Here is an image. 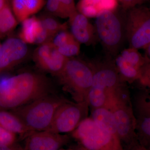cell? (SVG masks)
Wrapping results in <instances>:
<instances>
[{"instance_id": "1", "label": "cell", "mask_w": 150, "mask_h": 150, "mask_svg": "<svg viewBox=\"0 0 150 150\" xmlns=\"http://www.w3.org/2000/svg\"><path fill=\"white\" fill-rule=\"evenodd\" d=\"M44 75L26 72L0 80V109L11 110L53 93Z\"/></svg>"}, {"instance_id": "2", "label": "cell", "mask_w": 150, "mask_h": 150, "mask_svg": "<svg viewBox=\"0 0 150 150\" xmlns=\"http://www.w3.org/2000/svg\"><path fill=\"white\" fill-rule=\"evenodd\" d=\"M93 71V80L88 102L91 109L104 107L111 95L128 86L123 80L114 59L106 56L102 60L90 61Z\"/></svg>"}, {"instance_id": "3", "label": "cell", "mask_w": 150, "mask_h": 150, "mask_svg": "<svg viewBox=\"0 0 150 150\" xmlns=\"http://www.w3.org/2000/svg\"><path fill=\"white\" fill-rule=\"evenodd\" d=\"M115 117L118 138L124 150H146L140 144L136 132L134 115L129 91L110 96L105 106Z\"/></svg>"}, {"instance_id": "4", "label": "cell", "mask_w": 150, "mask_h": 150, "mask_svg": "<svg viewBox=\"0 0 150 150\" xmlns=\"http://www.w3.org/2000/svg\"><path fill=\"white\" fill-rule=\"evenodd\" d=\"M68 100L52 93L10 111L33 132L45 131L51 125L58 108Z\"/></svg>"}, {"instance_id": "5", "label": "cell", "mask_w": 150, "mask_h": 150, "mask_svg": "<svg viewBox=\"0 0 150 150\" xmlns=\"http://www.w3.org/2000/svg\"><path fill=\"white\" fill-rule=\"evenodd\" d=\"M57 77L63 89L70 95L73 101L88 102L93 80V71L89 62L75 57L68 58Z\"/></svg>"}, {"instance_id": "6", "label": "cell", "mask_w": 150, "mask_h": 150, "mask_svg": "<svg viewBox=\"0 0 150 150\" xmlns=\"http://www.w3.org/2000/svg\"><path fill=\"white\" fill-rule=\"evenodd\" d=\"M95 28L98 39L106 56L114 59L126 40L125 17L112 10L101 11L96 16Z\"/></svg>"}, {"instance_id": "7", "label": "cell", "mask_w": 150, "mask_h": 150, "mask_svg": "<svg viewBox=\"0 0 150 150\" xmlns=\"http://www.w3.org/2000/svg\"><path fill=\"white\" fill-rule=\"evenodd\" d=\"M69 134L87 150H124L118 136L103 128L90 117L82 121Z\"/></svg>"}, {"instance_id": "8", "label": "cell", "mask_w": 150, "mask_h": 150, "mask_svg": "<svg viewBox=\"0 0 150 150\" xmlns=\"http://www.w3.org/2000/svg\"><path fill=\"white\" fill-rule=\"evenodd\" d=\"M125 27L129 47L145 49L150 43V10L131 8L125 17Z\"/></svg>"}, {"instance_id": "9", "label": "cell", "mask_w": 150, "mask_h": 150, "mask_svg": "<svg viewBox=\"0 0 150 150\" xmlns=\"http://www.w3.org/2000/svg\"><path fill=\"white\" fill-rule=\"evenodd\" d=\"M87 101L76 103L68 100L56 110L51 125L46 131L59 134H69L88 117Z\"/></svg>"}, {"instance_id": "10", "label": "cell", "mask_w": 150, "mask_h": 150, "mask_svg": "<svg viewBox=\"0 0 150 150\" xmlns=\"http://www.w3.org/2000/svg\"><path fill=\"white\" fill-rule=\"evenodd\" d=\"M72 139L69 134L36 131L25 139L24 150H57L68 144Z\"/></svg>"}, {"instance_id": "11", "label": "cell", "mask_w": 150, "mask_h": 150, "mask_svg": "<svg viewBox=\"0 0 150 150\" xmlns=\"http://www.w3.org/2000/svg\"><path fill=\"white\" fill-rule=\"evenodd\" d=\"M68 59L60 53L50 41L40 44L35 55V62L38 67L56 76L63 70Z\"/></svg>"}, {"instance_id": "12", "label": "cell", "mask_w": 150, "mask_h": 150, "mask_svg": "<svg viewBox=\"0 0 150 150\" xmlns=\"http://www.w3.org/2000/svg\"><path fill=\"white\" fill-rule=\"evenodd\" d=\"M27 44L20 38H11L5 40L0 50V75L18 64L26 57Z\"/></svg>"}, {"instance_id": "13", "label": "cell", "mask_w": 150, "mask_h": 150, "mask_svg": "<svg viewBox=\"0 0 150 150\" xmlns=\"http://www.w3.org/2000/svg\"><path fill=\"white\" fill-rule=\"evenodd\" d=\"M69 18L71 33L78 42L90 46L98 41L95 26L85 16L76 12Z\"/></svg>"}, {"instance_id": "14", "label": "cell", "mask_w": 150, "mask_h": 150, "mask_svg": "<svg viewBox=\"0 0 150 150\" xmlns=\"http://www.w3.org/2000/svg\"><path fill=\"white\" fill-rule=\"evenodd\" d=\"M22 23L19 38L25 43L42 44L49 41L50 38L40 19L29 17Z\"/></svg>"}, {"instance_id": "15", "label": "cell", "mask_w": 150, "mask_h": 150, "mask_svg": "<svg viewBox=\"0 0 150 150\" xmlns=\"http://www.w3.org/2000/svg\"><path fill=\"white\" fill-rule=\"evenodd\" d=\"M0 125L8 131L25 139L33 133L13 112L0 109Z\"/></svg>"}, {"instance_id": "16", "label": "cell", "mask_w": 150, "mask_h": 150, "mask_svg": "<svg viewBox=\"0 0 150 150\" xmlns=\"http://www.w3.org/2000/svg\"><path fill=\"white\" fill-rule=\"evenodd\" d=\"M116 6V0H81L78 7L80 13L93 17L101 11L114 9Z\"/></svg>"}, {"instance_id": "17", "label": "cell", "mask_w": 150, "mask_h": 150, "mask_svg": "<svg viewBox=\"0 0 150 150\" xmlns=\"http://www.w3.org/2000/svg\"><path fill=\"white\" fill-rule=\"evenodd\" d=\"M131 99L135 117H150V91L141 87Z\"/></svg>"}, {"instance_id": "18", "label": "cell", "mask_w": 150, "mask_h": 150, "mask_svg": "<svg viewBox=\"0 0 150 150\" xmlns=\"http://www.w3.org/2000/svg\"><path fill=\"white\" fill-rule=\"evenodd\" d=\"M114 61L118 74L125 82L132 84L139 80L140 75L139 69L128 64L120 54L114 58Z\"/></svg>"}, {"instance_id": "19", "label": "cell", "mask_w": 150, "mask_h": 150, "mask_svg": "<svg viewBox=\"0 0 150 150\" xmlns=\"http://www.w3.org/2000/svg\"><path fill=\"white\" fill-rule=\"evenodd\" d=\"M17 20L7 5L0 10V38L11 32L17 24Z\"/></svg>"}, {"instance_id": "20", "label": "cell", "mask_w": 150, "mask_h": 150, "mask_svg": "<svg viewBox=\"0 0 150 150\" xmlns=\"http://www.w3.org/2000/svg\"><path fill=\"white\" fill-rule=\"evenodd\" d=\"M136 118V132L139 142L144 149L150 150V117Z\"/></svg>"}, {"instance_id": "21", "label": "cell", "mask_w": 150, "mask_h": 150, "mask_svg": "<svg viewBox=\"0 0 150 150\" xmlns=\"http://www.w3.org/2000/svg\"><path fill=\"white\" fill-rule=\"evenodd\" d=\"M120 55L129 64L139 69L147 59L146 57L142 56L138 49L131 47L123 49Z\"/></svg>"}, {"instance_id": "22", "label": "cell", "mask_w": 150, "mask_h": 150, "mask_svg": "<svg viewBox=\"0 0 150 150\" xmlns=\"http://www.w3.org/2000/svg\"><path fill=\"white\" fill-rule=\"evenodd\" d=\"M40 20L50 38L54 37L61 31L67 30V26L66 23H61L52 18L45 17Z\"/></svg>"}, {"instance_id": "23", "label": "cell", "mask_w": 150, "mask_h": 150, "mask_svg": "<svg viewBox=\"0 0 150 150\" xmlns=\"http://www.w3.org/2000/svg\"><path fill=\"white\" fill-rule=\"evenodd\" d=\"M80 44L75 38L57 48L58 51L67 58H71L77 56L80 52Z\"/></svg>"}, {"instance_id": "24", "label": "cell", "mask_w": 150, "mask_h": 150, "mask_svg": "<svg viewBox=\"0 0 150 150\" xmlns=\"http://www.w3.org/2000/svg\"><path fill=\"white\" fill-rule=\"evenodd\" d=\"M13 11L18 21L22 22L29 17L26 9L25 0H12Z\"/></svg>"}, {"instance_id": "25", "label": "cell", "mask_w": 150, "mask_h": 150, "mask_svg": "<svg viewBox=\"0 0 150 150\" xmlns=\"http://www.w3.org/2000/svg\"><path fill=\"white\" fill-rule=\"evenodd\" d=\"M146 58L145 64L140 68V77L138 81L141 87L150 91V60Z\"/></svg>"}, {"instance_id": "26", "label": "cell", "mask_w": 150, "mask_h": 150, "mask_svg": "<svg viewBox=\"0 0 150 150\" xmlns=\"http://www.w3.org/2000/svg\"><path fill=\"white\" fill-rule=\"evenodd\" d=\"M46 6L48 11L56 16L66 18L69 15L59 0H47Z\"/></svg>"}, {"instance_id": "27", "label": "cell", "mask_w": 150, "mask_h": 150, "mask_svg": "<svg viewBox=\"0 0 150 150\" xmlns=\"http://www.w3.org/2000/svg\"><path fill=\"white\" fill-rule=\"evenodd\" d=\"M17 135L0 125V145L10 146L16 144Z\"/></svg>"}, {"instance_id": "28", "label": "cell", "mask_w": 150, "mask_h": 150, "mask_svg": "<svg viewBox=\"0 0 150 150\" xmlns=\"http://www.w3.org/2000/svg\"><path fill=\"white\" fill-rule=\"evenodd\" d=\"M74 38L71 33L68 32L67 30H63L54 36L52 42L57 48L63 46L65 43L71 40Z\"/></svg>"}, {"instance_id": "29", "label": "cell", "mask_w": 150, "mask_h": 150, "mask_svg": "<svg viewBox=\"0 0 150 150\" xmlns=\"http://www.w3.org/2000/svg\"><path fill=\"white\" fill-rule=\"evenodd\" d=\"M44 3V0H25L26 9L29 16L40 11Z\"/></svg>"}, {"instance_id": "30", "label": "cell", "mask_w": 150, "mask_h": 150, "mask_svg": "<svg viewBox=\"0 0 150 150\" xmlns=\"http://www.w3.org/2000/svg\"><path fill=\"white\" fill-rule=\"evenodd\" d=\"M59 1L68 12L69 18L77 12L74 0H59Z\"/></svg>"}, {"instance_id": "31", "label": "cell", "mask_w": 150, "mask_h": 150, "mask_svg": "<svg viewBox=\"0 0 150 150\" xmlns=\"http://www.w3.org/2000/svg\"><path fill=\"white\" fill-rule=\"evenodd\" d=\"M0 150H24L16 144L10 146L0 145Z\"/></svg>"}, {"instance_id": "32", "label": "cell", "mask_w": 150, "mask_h": 150, "mask_svg": "<svg viewBox=\"0 0 150 150\" xmlns=\"http://www.w3.org/2000/svg\"><path fill=\"white\" fill-rule=\"evenodd\" d=\"M123 3L124 7L126 8H131L133 7L136 4H137L139 0H120Z\"/></svg>"}, {"instance_id": "33", "label": "cell", "mask_w": 150, "mask_h": 150, "mask_svg": "<svg viewBox=\"0 0 150 150\" xmlns=\"http://www.w3.org/2000/svg\"><path fill=\"white\" fill-rule=\"evenodd\" d=\"M144 49L146 52L145 56L150 60V43Z\"/></svg>"}, {"instance_id": "34", "label": "cell", "mask_w": 150, "mask_h": 150, "mask_svg": "<svg viewBox=\"0 0 150 150\" xmlns=\"http://www.w3.org/2000/svg\"><path fill=\"white\" fill-rule=\"evenodd\" d=\"M71 147L74 150H87L78 144H77L72 145Z\"/></svg>"}, {"instance_id": "35", "label": "cell", "mask_w": 150, "mask_h": 150, "mask_svg": "<svg viewBox=\"0 0 150 150\" xmlns=\"http://www.w3.org/2000/svg\"><path fill=\"white\" fill-rule=\"evenodd\" d=\"M6 5V0H0V10Z\"/></svg>"}, {"instance_id": "36", "label": "cell", "mask_w": 150, "mask_h": 150, "mask_svg": "<svg viewBox=\"0 0 150 150\" xmlns=\"http://www.w3.org/2000/svg\"><path fill=\"white\" fill-rule=\"evenodd\" d=\"M57 150H74L73 148L71 146L69 148H68V149H63V148H61V149H59Z\"/></svg>"}, {"instance_id": "37", "label": "cell", "mask_w": 150, "mask_h": 150, "mask_svg": "<svg viewBox=\"0 0 150 150\" xmlns=\"http://www.w3.org/2000/svg\"><path fill=\"white\" fill-rule=\"evenodd\" d=\"M144 1H146V0H139L138 4H140V3L143 2Z\"/></svg>"}, {"instance_id": "38", "label": "cell", "mask_w": 150, "mask_h": 150, "mask_svg": "<svg viewBox=\"0 0 150 150\" xmlns=\"http://www.w3.org/2000/svg\"><path fill=\"white\" fill-rule=\"evenodd\" d=\"M1 44L0 43V50H1Z\"/></svg>"}]
</instances>
